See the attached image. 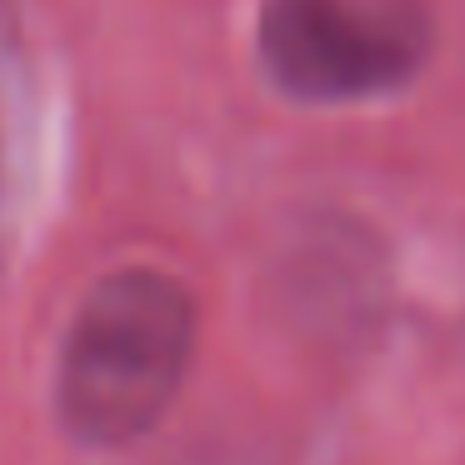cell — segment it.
<instances>
[{
	"instance_id": "cell-1",
	"label": "cell",
	"mask_w": 465,
	"mask_h": 465,
	"mask_svg": "<svg viewBox=\"0 0 465 465\" xmlns=\"http://www.w3.org/2000/svg\"><path fill=\"white\" fill-rule=\"evenodd\" d=\"M195 355V301L151 265L85 291L55 361V415L81 445H131L171 411Z\"/></svg>"
},
{
	"instance_id": "cell-2",
	"label": "cell",
	"mask_w": 465,
	"mask_h": 465,
	"mask_svg": "<svg viewBox=\"0 0 465 465\" xmlns=\"http://www.w3.org/2000/svg\"><path fill=\"white\" fill-rule=\"evenodd\" d=\"M435 15L425 0H261L255 55L265 81L301 105L395 95L425 71Z\"/></svg>"
}]
</instances>
